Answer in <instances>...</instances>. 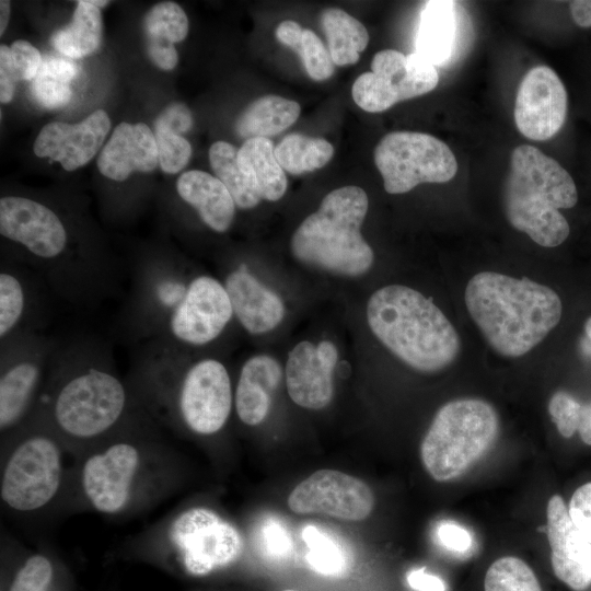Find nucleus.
Wrapping results in <instances>:
<instances>
[{"instance_id":"f257e3e1","label":"nucleus","mask_w":591,"mask_h":591,"mask_svg":"<svg viewBox=\"0 0 591 591\" xmlns=\"http://www.w3.org/2000/svg\"><path fill=\"white\" fill-rule=\"evenodd\" d=\"M183 477L179 454L141 424L73 457L56 511L134 518L171 498Z\"/></svg>"},{"instance_id":"f03ea898","label":"nucleus","mask_w":591,"mask_h":591,"mask_svg":"<svg viewBox=\"0 0 591 591\" xmlns=\"http://www.w3.org/2000/svg\"><path fill=\"white\" fill-rule=\"evenodd\" d=\"M464 300L488 344L506 357L528 354L559 323L563 312L552 288L494 271L474 275Z\"/></svg>"},{"instance_id":"7ed1b4c3","label":"nucleus","mask_w":591,"mask_h":591,"mask_svg":"<svg viewBox=\"0 0 591 591\" xmlns=\"http://www.w3.org/2000/svg\"><path fill=\"white\" fill-rule=\"evenodd\" d=\"M132 396L108 370L86 367L58 380L36 413L55 431L72 457L135 428Z\"/></svg>"},{"instance_id":"20e7f679","label":"nucleus","mask_w":591,"mask_h":591,"mask_svg":"<svg viewBox=\"0 0 591 591\" xmlns=\"http://www.w3.org/2000/svg\"><path fill=\"white\" fill-rule=\"evenodd\" d=\"M376 338L409 367L434 372L451 364L461 349L454 326L430 298L402 285L376 290L367 306Z\"/></svg>"},{"instance_id":"39448f33","label":"nucleus","mask_w":591,"mask_h":591,"mask_svg":"<svg viewBox=\"0 0 591 591\" xmlns=\"http://www.w3.org/2000/svg\"><path fill=\"white\" fill-rule=\"evenodd\" d=\"M124 543L130 553L173 560L196 577L232 565L245 546L239 528L204 505L178 506Z\"/></svg>"},{"instance_id":"423d86ee","label":"nucleus","mask_w":591,"mask_h":591,"mask_svg":"<svg viewBox=\"0 0 591 591\" xmlns=\"http://www.w3.org/2000/svg\"><path fill=\"white\" fill-rule=\"evenodd\" d=\"M577 201L576 184L556 160L530 144L514 148L503 188L506 217L514 229L541 246H558L570 232L559 209Z\"/></svg>"},{"instance_id":"0eeeda50","label":"nucleus","mask_w":591,"mask_h":591,"mask_svg":"<svg viewBox=\"0 0 591 591\" xmlns=\"http://www.w3.org/2000/svg\"><path fill=\"white\" fill-rule=\"evenodd\" d=\"M0 453L2 508L20 517L56 511L66 486L69 453L45 420L34 414L1 440Z\"/></svg>"},{"instance_id":"6e6552de","label":"nucleus","mask_w":591,"mask_h":591,"mask_svg":"<svg viewBox=\"0 0 591 591\" xmlns=\"http://www.w3.org/2000/svg\"><path fill=\"white\" fill-rule=\"evenodd\" d=\"M368 205L366 192L358 186L332 190L293 233V255L305 264L339 275L367 273L374 258L360 233Z\"/></svg>"},{"instance_id":"1a4fd4ad","label":"nucleus","mask_w":591,"mask_h":591,"mask_svg":"<svg viewBox=\"0 0 591 591\" xmlns=\"http://www.w3.org/2000/svg\"><path fill=\"white\" fill-rule=\"evenodd\" d=\"M499 432L496 409L480 398H457L439 408L420 445L428 474L448 482L465 473L493 445Z\"/></svg>"},{"instance_id":"9d476101","label":"nucleus","mask_w":591,"mask_h":591,"mask_svg":"<svg viewBox=\"0 0 591 591\" xmlns=\"http://www.w3.org/2000/svg\"><path fill=\"white\" fill-rule=\"evenodd\" d=\"M160 405L169 417L188 432L210 437L220 432L228 422L234 402L227 368L216 359H202L190 366L173 389L157 387Z\"/></svg>"},{"instance_id":"9b49d317","label":"nucleus","mask_w":591,"mask_h":591,"mask_svg":"<svg viewBox=\"0 0 591 591\" xmlns=\"http://www.w3.org/2000/svg\"><path fill=\"white\" fill-rule=\"evenodd\" d=\"M374 163L389 194H404L422 183H447L457 172L445 142L415 131L385 135L374 149Z\"/></svg>"},{"instance_id":"f8f14e48","label":"nucleus","mask_w":591,"mask_h":591,"mask_svg":"<svg viewBox=\"0 0 591 591\" xmlns=\"http://www.w3.org/2000/svg\"><path fill=\"white\" fill-rule=\"evenodd\" d=\"M438 82L436 67L417 53L406 56L383 49L373 56L371 71L356 79L351 93L360 108L380 113L401 101L429 93Z\"/></svg>"},{"instance_id":"ddd939ff","label":"nucleus","mask_w":591,"mask_h":591,"mask_svg":"<svg viewBox=\"0 0 591 591\" xmlns=\"http://www.w3.org/2000/svg\"><path fill=\"white\" fill-rule=\"evenodd\" d=\"M288 507L298 514L361 521L372 512L374 495L358 477L336 470H318L292 489Z\"/></svg>"},{"instance_id":"4468645a","label":"nucleus","mask_w":591,"mask_h":591,"mask_svg":"<svg viewBox=\"0 0 591 591\" xmlns=\"http://www.w3.org/2000/svg\"><path fill=\"white\" fill-rule=\"evenodd\" d=\"M233 315L224 286L210 276L188 285L169 313L167 326L178 341L200 346L217 338Z\"/></svg>"},{"instance_id":"2eb2a0df","label":"nucleus","mask_w":591,"mask_h":591,"mask_svg":"<svg viewBox=\"0 0 591 591\" xmlns=\"http://www.w3.org/2000/svg\"><path fill=\"white\" fill-rule=\"evenodd\" d=\"M567 106V91L557 73L547 66L533 67L518 88L515 126L528 139L547 140L561 129Z\"/></svg>"},{"instance_id":"dca6fc26","label":"nucleus","mask_w":591,"mask_h":591,"mask_svg":"<svg viewBox=\"0 0 591 591\" xmlns=\"http://www.w3.org/2000/svg\"><path fill=\"white\" fill-rule=\"evenodd\" d=\"M0 233L46 259L58 257L67 244V232L57 215L25 197L0 199Z\"/></svg>"},{"instance_id":"f3484780","label":"nucleus","mask_w":591,"mask_h":591,"mask_svg":"<svg viewBox=\"0 0 591 591\" xmlns=\"http://www.w3.org/2000/svg\"><path fill=\"white\" fill-rule=\"evenodd\" d=\"M338 352L332 341L317 346L310 341L296 345L288 355L286 383L290 398L308 409H322L333 397V370Z\"/></svg>"},{"instance_id":"a211bd4d","label":"nucleus","mask_w":591,"mask_h":591,"mask_svg":"<svg viewBox=\"0 0 591 591\" xmlns=\"http://www.w3.org/2000/svg\"><path fill=\"white\" fill-rule=\"evenodd\" d=\"M109 128V117L103 109L72 125L53 121L42 128L33 150L37 157L49 158L59 162L66 171H74L97 153Z\"/></svg>"},{"instance_id":"6ab92c4d","label":"nucleus","mask_w":591,"mask_h":591,"mask_svg":"<svg viewBox=\"0 0 591 591\" xmlns=\"http://www.w3.org/2000/svg\"><path fill=\"white\" fill-rule=\"evenodd\" d=\"M546 534L555 576L576 591L591 584V543L573 525L559 495L547 503Z\"/></svg>"},{"instance_id":"aec40b11","label":"nucleus","mask_w":591,"mask_h":591,"mask_svg":"<svg viewBox=\"0 0 591 591\" xmlns=\"http://www.w3.org/2000/svg\"><path fill=\"white\" fill-rule=\"evenodd\" d=\"M158 164L154 134L142 123H120L97 158L101 174L118 182L127 179L134 172H151Z\"/></svg>"},{"instance_id":"412c9836","label":"nucleus","mask_w":591,"mask_h":591,"mask_svg":"<svg viewBox=\"0 0 591 591\" xmlns=\"http://www.w3.org/2000/svg\"><path fill=\"white\" fill-rule=\"evenodd\" d=\"M42 378V364L32 358L15 360L1 370V440L19 430L36 413Z\"/></svg>"},{"instance_id":"4be33fe9","label":"nucleus","mask_w":591,"mask_h":591,"mask_svg":"<svg viewBox=\"0 0 591 591\" xmlns=\"http://www.w3.org/2000/svg\"><path fill=\"white\" fill-rule=\"evenodd\" d=\"M224 288L233 313L248 333L269 332L282 321L285 305L280 297L259 282L244 265L228 275Z\"/></svg>"},{"instance_id":"5701e85b","label":"nucleus","mask_w":591,"mask_h":591,"mask_svg":"<svg viewBox=\"0 0 591 591\" xmlns=\"http://www.w3.org/2000/svg\"><path fill=\"white\" fill-rule=\"evenodd\" d=\"M281 376L279 362L267 355L254 356L243 364L234 393L235 412L243 424L257 426L266 419Z\"/></svg>"},{"instance_id":"b1692460","label":"nucleus","mask_w":591,"mask_h":591,"mask_svg":"<svg viewBox=\"0 0 591 591\" xmlns=\"http://www.w3.org/2000/svg\"><path fill=\"white\" fill-rule=\"evenodd\" d=\"M176 189L210 229L222 233L231 227L236 205L219 178L199 170L187 171L178 177Z\"/></svg>"},{"instance_id":"393cba45","label":"nucleus","mask_w":591,"mask_h":591,"mask_svg":"<svg viewBox=\"0 0 591 591\" xmlns=\"http://www.w3.org/2000/svg\"><path fill=\"white\" fill-rule=\"evenodd\" d=\"M146 48L152 62L162 70H172L178 61L175 43L185 39L188 19L185 11L173 1L153 5L143 19Z\"/></svg>"},{"instance_id":"a878e982","label":"nucleus","mask_w":591,"mask_h":591,"mask_svg":"<svg viewBox=\"0 0 591 591\" xmlns=\"http://www.w3.org/2000/svg\"><path fill=\"white\" fill-rule=\"evenodd\" d=\"M453 1H428L420 12L416 51L431 65L442 66L454 50L457 21Z\"/></svg>"},{"instance_id":"bb28decb","label":"nucleus","mask_w":591,"mask_h":591,"mask_svg":"<svg viewBox=\"0 0 591 591\" xmlns=\"http://www.w3.org/2000/svg\"><path fill=\"white\" fill-rule=\"evenodd\" d=\"M300 105L278 95H265L251 103L235 123L236 134L247 139L267 138L291 126L299 117Z\"/></svg>"},{"instance_id":"cd10ccee","label":"nucleus","mask_w":591,"mask_h":591,"mask_svg":"<svg viewBox=\"0 0 591 591\" xmlns=\"http://www.w3.org/2000/svg\"><path fill=\"white\" fill-rule=\"evenodd\" d=\"M237 162L241 170L255 179L263 199L277 201L283 196L287 177L268 138L247 139L237 152Z\"/></svg>"},{"instance_id":"c85d7f7f","label":"nucleus","mask_w":591,"mask_h":591,"mask_svg":"<svg viewBox=\"0 0 591 591\" xmlns=\"http://www.w3.org/2000/svg\"><path fill=\"white\" fill-rule=\"evenodd\" d=\"M102 15L100 8L89 0L77 1L69 24L56 31L51 45L63 56L74 59L94 53L102 39Z\"/></svg>"},{"instance_id":"c756f323","label":"nucleus","mask_w":591,"mask_h":591,"mask_svg":"<svg viewBox=\"0 0 591 591\" xmlns=\"http://www.w3.org/2000/svg\"><path fill=\"white\" fill-rule=\"evenodd\" d=\"M321 22L334 65L356 63L359 60V54L369 43V34L364 25L337 8L326 9L322 13Z\"/></svg>"},{"instance_id":"7c9ffc66","label":"nucleus","mask_w":591,"mask_h":591,"mask_svg":"<svg viewBox=\"0 0 591 591\" xmlns=\"http://www.w3.org/2000/svg\"><path fill=\"white\" fill-rule=\"evenodd\" d=\"M237 152L232 144L217 141L209 149V162L216 177L230 192L241 209L254 208L262 199L255 179L245 174L237 162Z\"/></svg>"},{"instance_id":"2f4dec72","label":"nucleus","mask_w":591,"mask_h":591,"mask_svg":"<svg viewBox=\"0 0 591 591\" xmlns=\"http://www.w3.org/2000/svg\"><path fill=\"white\" fill-rule=\"evenodd\" d=\"M275 34L280 43L298 53L310 78L323 81L333 74L334 62L329 50L313 31L287 20L277 26Z\"/></svg>"},{"instance_id":"473e14b6","label":"nucleus","mask_w":591,"mask_h":591,"mask_svg":"<svg viewBox=\"0 0 591 591\" xmlns=\"http://www.w3.org/2000/svg\"><path fill=\"white\" fill-rule=\"evenodd\" d=\"M275 155L283 171L300 175L327 164L334 155V148L323 138L291 134L277 144Z\"/></svg>"},{"instance_id":"72a5a7b5","label":"nucleus","mask_w":591,"mask_h":591,"mask_svg":"<svg viewBox=\"0 0 591 591\" xmlns=\"http://www.w3.org/2000/svg\"><path fill=\"white\" fill-rule=\"evenodd\" d=\"M302 538L308 547L305 560L313 571L326 577H339L347 572L349 554L335 535L308 524L302 530Z\"/></svg>"},{"instance_id":"f704fd0d","label":"nucleus","mask_w":591,"mask_h":591,"mask_svg":"<svg viewBox=\"0 0 591 591\" xmlns=\"http://www.w3.org/2000/svg\"><path fill=\"white\" fill-rule=\"evenodd\" d=\"M485 591H542L533 570L520 558L495 560L485 575Z\"/></svg>"},{"instance_id":"c9c22d12","label":"nucleus","mask_w":591,"mask_h":591,"mask_svg":"<svg viewBox=\"0 0 591 591\" xmlns=\"http://www.w3.org/2000/svg\"><path fill=\"white\" fill-rule=\"evenodd\" d=\"M57 568L48 551L31 552L16 570L9 591H51Z\"/></svg>"},{"instance_id":"e433bc0d","label":"nucleus","mask_w":591,"mask_h":591,"mask_svg":"<svg viewBox=\"0 0 591 591\" xmlns=\"http://www.w3.org/2000/svg\"><path fill=\"white\" fill-rule=\"evenodd\" d=\"M25 294L21 281L8 271L0 274V336L4 338L19 324L24 312Z\"/></svg>"},{"instance_id":"4c0bfd02","label":"nucleus","mask_w":591,"mask_h":591,"mask_svg":"<svg viewBox=\"0 0 591 591\" xmlns=\"http://www.w3.org/2000/svg\"><path fill=\"white\" fill-rule=\"evenodd\" d=\"M255 543L260 554L270 560H283L293 551L290 532L275 517L265 518L256 528Z\"/></svg>"},{"instance_id":"58836bf2","label":"nucleus","mask_w":591,"mask_h":591,"mask_svg":"<svg viewBox=\"0 0 591 591\" xmlns=\"http://www.w3.org/2000/svg\"><path fill=\"white\" fill-rule=\"evenodd\" d=\"M159 164L164 173L176 174L188 163L192 155L189 142L169 128L154 126Z\"/></svg>"},{"instance_id":"ea45409f","label":"nucleus","mask_w":591,"mask_h":591,"mask_svg":"<svg viewBox=\"0 0 591 591\" xmlns=\"http://www.w3.org/2000/svg\"><path fill=\"white\" fill-rule=\"evenodd\" d=\"M581 403L565 391H557L548 402V413L558 432L570 438L577 431Z\"/></svg>"},{"instance_id":"a19ab883","label":"nucleus","mask_w":591,"mask_h":591,"mask_svg":"<svg viewBox=\"0 0 591 591\" xmlns=\"http://www.w3.org/2000/svg\"><path fill=\"white\" fill-rule=\"evenodd\" d=\"M31 93L39 105L48 109L67 105L72 95L69 83L42 74L32 80Z\"/></svg>"},{"instance_id":"79ce46f5","label":"nucleus","mask_w":591,"mask_h":591,"mask_svg":"<svg viewBox=\"0 0 591 591\" xmlns=\"http://www.w3.org/2000/svg\"><path fill=\"white\" fill-rule=\"evenodd\" d=\"M11 61L18 80H33L43 63V58L31 43L19 39L10 47Z\"/></svg>"},{"instance_id":"37998d69","label":"nucleus","mask_w":591,"mask_h":591,"mask_svg":"<svg viewBox=\"0 0 591 591\" xmlns=\"http://www.w3.org/2000/svg\"><path fill=\"white\" fill-rule=\"evenodd\" d=\"M568 513L573 525L591 543V482L575 490L569 501Z\"/></svg>"},{"instance_id":"c03bdc74","label":"nucleus","mask_w":591,"mask_h":591,"mask_svg":"<svg viewBox=\"0 0 591 591\" xmlns=\"http://www.w3.org/2000/svg\"><path fill=\"white\" fill-rule=\"evenodd\" d=\"M438 543L449 552L463 555L473 547V537L468 530L455 521L444 520L436 528Z\"/></svg>"},{"instance_id":"a18cd8bd","label":"nucleus","mask_w":591,"mask_h":591,"mask_svg":"<svg viewBox=\"0 0 591 591\" xmlns=\"http://www.w3.org/2000/svg\"><path fill=\"white\" fill-rule=\"evenodd\" d=\"M192 125L190 111L182 103H172L166 106L154 121V126L169 128L177 135L187 132Z\"/></svg>"},{"instance_id":"49530a36","label":"nucleus","mask_w":591,"mask_h":591,"mask_svg":"<svg viewBox=\"0 0 591 591\" xmlns=\"http://www.w3.org/2000/svg\"><path fill=\"white\" fill-rule=\"evenodd\" d=\"M37 74L69 83L78 74V66L71 58L47 56L43 59Z\"/></svg>"},{"instance_id":"de8ad7c7","label":"nucleus","mask_w":591,"mask_h":591,"mask_svg":"<svg viewBox=\"0 0 591 591\" xmlns=\"http://www.w3.org/2000/svg\"><path fill=\"white\" fill-rule=\"evenodd\" d=\"M18 78L15 76L10 47L7 45L0 46V101L2 104L12 101Z\"/></svg>"},{"instance_id":"09e8293b","label":"nucleus","mask_w":591,"mask_h":591,"mask_svg":"<svg viewBox=\"0 0 591 591\" xmlns=\"http://www.w3.org/2000/svg\"><path fill=\"white\" fill-rule=\"evenodd\" d=\"M406 579L415 591H447V583L440 577L427 572L426 568L409 570Z\"/></svg>"},{"instance_id":"8fccbe9b","label":"nucleus","mask_w":591,"mask_h":591,"mask_svg":"<svg viewBox=\"0 0 591 591\" xmlns=\"http://www.w3.org/2000/svg\"><path fill=\"white\" fill-rule=\"evenodd\" d=\"M571 16L580 27H591V0L569 1Z\"/></svg>"},{"instance_id":"3c124183","label":"nucleus","mask_w":591,"mask_h":591,"mask_svg":"<svg viewBox=\"0 0 591 591\" xmlns=\"http://www.w3.org/2000/svg\"><path fill=\"white\" fill-rule=\"evenodd\" d=\"M577 431L581 440L586 444L591 445V401L581 404Z\"/></svg>"},{"instance_id":"603ef678","label":"nucleus","mask_w":591,"mask_h":591,"mask_svg":"<svg viewBox=\"0 0 591 591\" xmlns=\"http://www.w3.org/2000/svg\"><path fill=\"white\" fill-rule=\"evenodd\" d=\"M10 16V1H0V35H2L7 28Z\"/></svg>"},{"instance_id":"864d4df0","label":"nucleus","mask_w":591,"mask_h":591,"mask_svg":"<svg viewBox=\"0 0 591 591\" xmlns=\"http://www.w3.org/2000/svg\"><path fill=\"white\" fill-rule=\"evenodd\" d=\"M584 329H586L587 338L590 340L589 344H591V317L587 320Z\"/></svg>"},{"instance_id":"5fc2aeb1","label":"nucleus","mask_w":591,"mask_h":591,"mask_svg":"<svg viewBox=\"0 0 591 591\" xmlns=\"http://www.w3.org/2000/svg\"><path fill=\"white\" fill-rule=\"evenodd\" d=\"M282 591H297V590H292V589H286V590H282Z\"/></svg>"},{"instance_id":"6e6d98bb","label":"nucleus","mask_w":591,"mask_h":591,"mask_svg":"<svg viewBox=\"0 0 591 591\" xmlns=\"http://www.w3.org/2000/svg\"><path fill=\"white\" fill-rule=\"evenodd\" d=\"M588 344V343H587ZM588 345H591V344H588Z\"/></svg>"}]
</instances>
